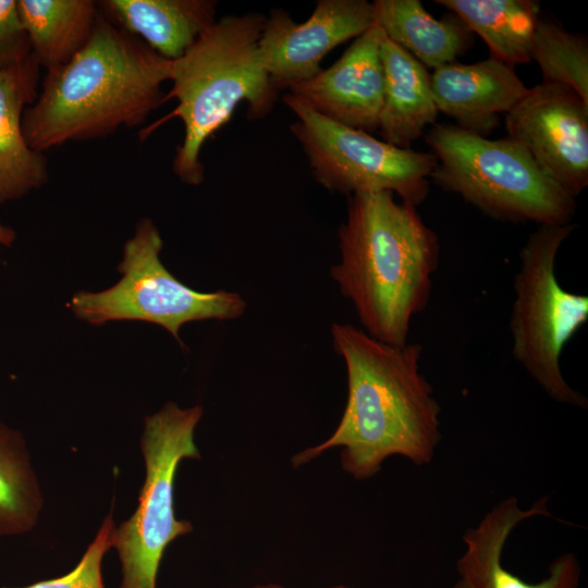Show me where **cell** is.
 <instances>
[{"instance_id": "cell-1", "label": "cell", "mask_w": 588, "mask_h": 588, "mask_svg": "<svg viewBox=\"0 0 588 588\" xmlns=\"http://www.w3.org/2000/svg\"><path fill=\"white\" fill-rule=\"evenodd\" d=\"M331 334L346 366L345 408L326 441L293 455V467L332 448L342 449V469L356 480L373 477L393 455L429 464L441 441V408L420 371L421 345L387 344L348 323H333Z\"/></svg>"}, {"instance_id": "cell-2", "label": "cell", "mask_w": 588, "mask_h": 588, "mask_svg": "<svg viewBox=\"0 0 588 588\" xmlns=\"http://www.w3.org/2000/svg\"><path fill=\"white\" fill-rule=\"evenodd\" d=\"M172 61L115 26L99 9L94 32L69 62L48 71L23 113L27 144L45 152L143 124L163 105Z\"/></svg>"}, {"instance_id": "cell-3", "label": "cell", "mask_w": 588, "mask_h": 588, "mask_svg": "<svg viewBox=\"0 0 588 588\" xmlns=\"http://www.w3.org/2000/svg\"><path fill=\"white\" fill-rule=\"evenodd\" d=\"M341 260L330 273L355 307L365 332L408 343L412 319L428 305L440 245L416 207L385 191L348 196L339 228Z\"/></svg>"}, {"instance_id": "cell-4", "label": "cell", "mask_w": 588, "mask_h": 588, "mask_svg": "<svg viewBox=\"0 0 588 588\" xmlns=\"http://www.w3.org/2000/svg\"><path fill=\"white\" fill-rule=\"evenodd\" d=\"M266 16L225 15L217 20L177 60L172 61L171 89L163 103L177 105L156 125L177 118L184 137L172 161L173 173L189 185L205 177L200 152L206 140L247 103V118L259 120L273 108L279 91L272 86L259 50Z\"/></svg>"}, {"instance_id": "cell-5", "label": "cell", "mask_w": 588, "mask_h": 588, "mask_svg": "<svg viewBox=\"0 0 588 588\" xmlns=\"http://www.w3.org/2000/svg\"><path fill=\"white\" fill-rule=\"evenodd\" d=\"M437 159L430 179L494 219L572 223L575 198L510 137L488 139L458 125L436 124L425 136Z\"/></svg>"}, {"instance_id": "cell-6", "label": "cell", "mask_w": 588, "mask_h": 588, "mask_svg": "<svg viewBox=\"0 0 588 588\" xmlns=\"http://www.w3.org/2000/svg\"><path fill=\"white\" fill-rule=\"evenodd\" d=\"M573 223L540 225L519 252L510 317L515 360L552 400L587 408L588 400L565 380L563 348L588 321V297L565 290L555 274L556 256Z\"/></svg>"}, {"instance_id": "cell-7", "label": "cell", "mask_w": 588, "mask_h": 588, "mask_svg": "<svg viewBox=\"0 0 588 588\" xmlns=\"http://www.w3.org/2000/svg\"><path fill=\"white\" fill-rule=\"evenodd\" d=\"M203 416L198 405L181 408L168 402L145 418L140 449L146 477L134 514L114 530L113 547L121 562L120 588H157L167 547L193 531L174 511V480L183 460L200 458L194 431Z\"/></svg>"}, {"instance_id": "cell-8", "label": "cell", "mask_w": 588, "mask_h": 588, "mask_svg": "<svg viewBox=\"0 0 588 588\" xmlns=\"http://www.w3.org/2000/svg\"><path fill=\"white\" fill-rule=\"evenodd\" d=\"M163 242L155 223L143 218L123 247L118 266L121 279L100 292H78L69 307L90 324L138 320L164 328L183 345L180 330L186 322L241 317L246 303L229 291L198 292L179 281L160 260Z\"/></svg>"}, {"instance_id": "cell-9", "label": "cell", "mask_w": 588, "mask_h": 588, "mask_svg": "<svg viewBox=\"0 0 588 588\" xmlns=\"http://www.w3.org/2000/svg\"><path fill=\"white\" fill-rule=\"evenodd\" d=\"M283 102L296 115L290 128L324 188L347 196L385 191L415 207L427 198L437 166L431 152L399 148L334 122L289 93Z\"/></svg>"}, {"instance_id": "cell-10", "label": "cell", "mask_w": 588, "mask_h": 588, "mask_svg": "<svg viewBox=\"0 0 588 588\" xmlns=\"http://www.w3.org/2000/svg\"><path fill=\"white\" fill-rule=\"evenodd\" d=\"M507 137L574 198L588 184V102L572 88L544 83L505 114Z\"/></svg>"}, {"instance_id": "cell-11", "label": "cell", "mask_w": 588, "mask_h": 588, "mask_svg": "<svg viewBox=\"0 0 588 588\" xmlns=\"http://www.w3.org/2000/svg\"><path fill=\"white\" fill-rule=\"evenodd\" d=\"M375 24L372 3L366 0H319L303 23L272 9L259 39L261 60L272 86L287 89L316 75L323 58Z\"/></svg>"}, {"instance_id": "cell-12", "label": "cell", "mask_w": 588, "mask_h": 588, "mask_svg": "<svg viewBox=\"0 0 588 588\" xmlns=\"http://www.w3.org/2000/svg\"><path fill=\"white\" fill-rule=\"evenodd\" d=\"M383 37L375 23L330 68L291 86L289 94L334 122L366 133L378 130L383 96Z\"/></svg>"}, {"instance_id": "cell-13", "label": "cell", "mask_w": 588, "mask_h": 588, "mask_svg": "<svg viewBox=\"0 0 588 588\" xmlns=\"http://www.w3.org/2000/svg\"><path fill=\"white\" fill-rule=\"evenodd\" d=\"M544 497L527 510H522L515 497L495 504L479 522L463 535L465 551L456 563L460 578L473 588H578L580 565L572 553L555 558L548 575L538 583H528L502 564V552L510 535L523 520L549 516Z\"/></svg>"}, {"instance_id": "cell-14", "label": "cell", "mask_w": 588, "mask_h": 588, "mask_svg": "<svg viewBox=\"0 0 588 588\" xmlns=\"http://www.w3.org/2000/svg\"><path fill=\"white\" fill-rule=\"evenodd\" d=\"M431 87L438 111L481 136L497 127L499 115L510 112L529 91L513 66L491 57L434 69Z\"/></svg>"}, {"instance_id": "cell-15", "label": "cell", "mask_w": 588, "mask_h": 588, "mask_svg": "<svg viewBox=\"0 0 588 588\" xmlns=\"http://www.w3.org/2000/svg\"><path fill=\"white\" fill-rule=\"evenodd\" d=\"M39 69L34 56L0 69V205L22 198L48 181L47 159L27 144L22 128L24 110L38 95Z\"/></svg>"}, {"instance_id": "cell-16", "label": "cell", "mask_w": 588, "mask_h": 588, "mask_svg": "<svg viewBox=\"0 0 588 588\" xmlns=\"http://www.w3.org/2000/svg\"><path fill=\"white\" fill-rule=\"evenodd\" d=\"M99 9L115 26L160 57L181 58L217 21L215 0H103Z\"/></svg>"}, {"instance_id": "cell-17", "label": "cell", "mask_w": 588, "mask_h": 588, "mask_svg": "<svg viewBox=\"0 0 588 588\" xmlns=\"http://www.w3.org/2000/svg\"><path fill=\"white\" fill-rule=\"evenodd\" d=\"M383 96L378 130L382 140L408 149L438 117L431 74L385 35L380 48Z\"/></svg>"}, {"instance_id": "cell-18", "label": "cell", "mask_w": 588, "mask_h": 588, "mask_svg": "<svg viewBox=\"0 0 588 588\" xmlns=\"http://www.w3.org/2000/svg\"><path fill=\"white\" fill-rule=\"evenodd\" d=\"M372 8L384 35L433 70L453 63L473 44V33L460 17L436 20L418 0H376Z\"/></svg>"}, {"instance_id": "cell-19", "label": "cell", "mask_w": 588, "mask_h": 588, "mask_svg": "<svg viewBox=\"0 0 588 588\" xmlns=\"http://www.w3.org/2000/svg\"><path fill=\"white\" fill-rule=\"evenodd\" d=\"M32 53L40 68L69 62L89 40L99 14L93 0H16Z\"/></svg>"}, {"instance_id": "cell-20", "label": "cell", "mask_w": 588, "mask_h": 588, "mask_svg": "<svg viewBox=\"0 0 588 588\" xmlns=\"http://www.w3.org/2000/svg\"><path fill=\"white\" fill-rule=\"evenodd\" d=\"M487 44L491 58L507 65L529 62L539 3L531 0H437Z\"/></svg>"}, {"instance_id": "cell-21", "label": "cell", "mask_w": 588, "mask_h": 588, "mask_svg": "<svg viewBox=\"0 0 588 588\" xmlns=\"http://www.w3.org/2000/svg\"><path fill=\"white\" fill-rule=\"evenodd\" d=\"M41 506L39 483L23 436L0 421V537L32 530Z\"/></svg>"}, {"instance_id": "cell-22", "label": "cell", "mask_w": 588, "mask_h": 588, "mask_svg": "<svg viewBox=\"0 0 588 588\" xmlns=\"http://www.w3.org/2000/svg\"><path fill=\"white\" fill-rule=\"evenodd\" d=\"M530 59L538 63L544 83L565 85L588 102L586 38L568 33L555 23L539 20L532 37Z\"/></svg>"}, {"instance_id": "cell-23", "label": "cell", "mask_w": 588, "mask_h": 588, "mask_svg": "<svg viewBox=\"0 0 588 588\" xmlns=\"http://www.w3.org/2000/svg\"><path fill=\"white\" fill-rule=\"evenodd\" d=\"M114 530L115 526L110 513L72 571L60 577L36 581L27 586L3 588H105L102 560L113 547Z\"/></svg>"}, {"instance_id": "cell-24", "label": "cell", "mask_w": 588, "mask_h": 588, "mask_svg": "<svg viewBox=\"0 0 588 588\" xmlns=\"http://www.w3.org/2000/svg\"><path fill=\"white\" fill-rule=\"evenodd\" d=\"M32 56L16 0H0V69L19 65Z\"/></svg>"}, {"instance_id": "cell-25", "label": "cell", "mask_w": 588, "mask_h": 588, "mask_svg": "<svg viewBox=\"0 0 588 588\" xmlns=\"http://www.w3.org/2000/svg\"><path fill=\"white\" fill-rule=\"evenodd\" d=\"M16 240L15 231L0 222V246L10 247Z\"/></svg>"}, {"instance_id": "cell-26", "label": "cell", "mask_w": 588, "mask_h": 588, "mask_svg": "<svg viewBox=\"0 0 588 588\" xmlns=\"http://www.w3.org/2000/svg\"><path fill=\"white\" fill-rule=\"evenodd\" d=\"M248 588H286V587L279 584H274V583H268V584H257Z\"/></svg>"}, {"instance_id": "cell-27", "label": "cell", "mask_w": 588, "mask_h": 588, "mask_svg": "<svg viewBox=\"0 0 588 588\" xmlns=\"http://www.w3.org/2000/svg\"><path fill=\"white\" fill-rule=\"evenodd\" d=\"M454 588H473L471 586H469L465 580H463L462 578H460Z\"/></svg>"}, {"instance_id": "cell-28", "label": "cell", "mask_w": 588, "mask_h": 588, "mask_svg": "<svg viewBox=\"0 0 588 588\" xmlns=\"http://www.w3.org/2000/svg\"><path fill=\"white\" fill-rule=\"evenodd\" d=\"M328 588H351V587L339 585V586H333V587H328Z\"/></svg>"}]
</instances>
